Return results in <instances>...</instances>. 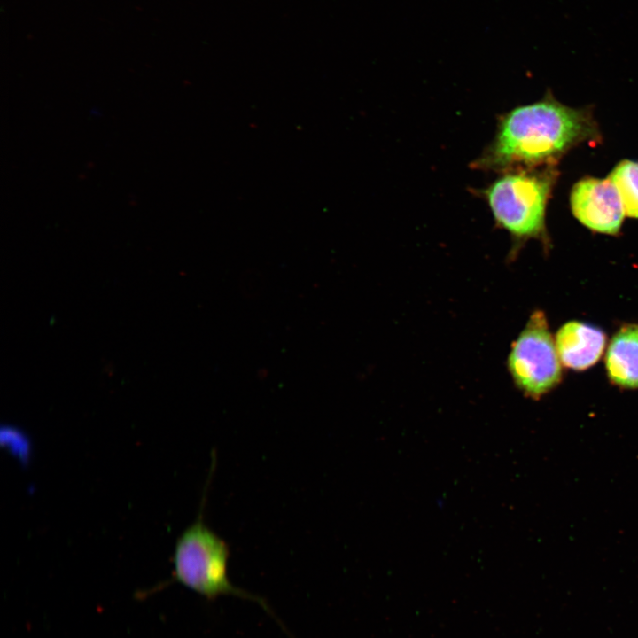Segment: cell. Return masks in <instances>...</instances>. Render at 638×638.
<instances>
[{
  "mask_svg": "<svg viewBox=\"0 0 638 638\" xmlns=\"http://www.w3.org/2000/svg\"><path fill=\"white\" fill-rule=\"evenodd\" d=\"M600 136L588 108L570 107L548 94L502 114L494 138L471 166L497 173L555 166L570 150Z\"/></svg>",
  "mask_w": 638,
  "mask_h": 638,
  "instance_id": "cell-1",
  "label": "cell"
},
{
  "mask_svg": "<svg viewBox=\"0 0 638 638\" xmlns=\"http://www.w3.org/2000/svg\"><path fill=\"white\" fill-rule=\"evenodd\" d=\"M557 177L555 166L514 168L476 192L517 245L529 239L547 244L546 210Z\"/></svg>",
  "mask_w": 638,
  "mask_h": 638,
  "instance_id": "cell-2",
  "label": "cell"
},
{
  "mask_svg": "<svg viewBox=\"0 0 638 638\" xmlns=\"http://www.w3.org/2000/svg\"><path fill=\"white\" fill-rule=\"evenodd\" d=\"M229 556L228 545L203 523L200 513L177 541L173 560L175 577L186 587L209 599L232 595L261 602L230 582Z\"/></svg>",
  "mask_w": 638,
  "mask_h": 638,
  "instance_id": "cell-3",
  "label": "cell"
},
{
  "mask_svg": "<svg viewBox=\"0 0 638 638\" xmlns=\"http://www.w3.org/2000/svg\"><path fill=\"white\" fill-rule=\"evenodd\" d=\"M507 366L513 382L527 397L538 399L561 382L562 362L542 311L529 317L511 346Z\"/></svg>",
  "mask_w": 638,
  "mask_h": 638,
  "instance_id": "cell-4",
  "label": "cell"
},
{
  "mask_svg": "<svg viewBox=\"0 0 638 638\" xmlns=\"http://www.w3.org/2000/svg\"><path fill=\"white\" fill-rule=\"evenodd\" d=\"M574 217L589 230L617 235L626 215L619 192L609 178L585 177L570 195Z\"/></svg>",
  "mask_w": 638,
  "mask_h": 638,
  "instance_id": "cell-5",
  "label": "cell"
},
{
  "mask_svg": "<svg viewBox=\"0 0 638 638\" xmlns=\"http://www.w3.org/2000/svg\"><path fill=\"white\" fill-rule=\"evenodd\" d=\"M562 364L573 370H584L596 363L606 345L604 331L592 324L571 321L562 325L555 337Z\"/></svg>",
  "mask_w": 638,
  "mask_h": 638,
  "instance_id": "cell-6",
  "label": "cell"
},
{
  "mask_svg": "<svg viewBox=\"0 0 638 638\" xmlns=\"http://www.w3.org/2000/svg\"><path fill=\"white\" fill-rule=\"evenodd\" d=\"M605 368L612 384L638 389V324H625L613 335L605 354Z\"/></svg>",
  "mask_w": 638,
  "mask_h": 638,
  "instance_id": "cell-7",
  "label": "cell"
},
{
  "mask_svg": "<svg viewBox=\"0 0 638 638\" xmlns=\"http://www.w3.org/2000/svg\"><path fill=\"white\" fill-rule=\"evenodd\" d=\"M616 187L628 217L638 218V162L624 160L608 177Z\"/></svg>",
  "mask_w": 638,
  "mask_h": 638,
  "instance_id": "cell-8",
  "label": "cell"
}]
</instances>
